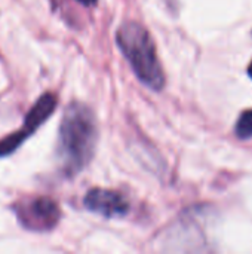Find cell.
Masks as SVG:
<instances>
[{
    "instance_id": "1",
    "label": "cell",
    "mask_w": 252,
    "mask_h": 254,
    "mask_svg": "<svg viewBox=\"0 0 252 254\" xmlns=\"http://www.w3.org/2000/svg\"><path fill=\"white\" fill-rule=\"evenodd\" d=\"M98 140L97 121L92 110L79 101L67 106L58 132L56 158L64 177L73 179L92 161Z\"/></svg>"
},
{
    "instance_id": "2",
    "label": "cell",
    "mask_w": 252,
    "mask_h": 254,
    "mask_svg": "<svg viewBox=\"0 0 252 254\" xmlns=\"http://www.w3.org/2000/svg\"><path fill=\"white\" fill-rule=\"evenodd\" d=\"M116 39L137 77L150 89L160 91L165 86V73L150 33L141 24L126 21L119 27Z\"/></svg>"
},
{
    "instance_id": "3",
    "label": "cell",
    "mask_w": 252,
    "mask_h": 254,
    "mask_svg": "<svg viewBox=\"0 0 252 254\" xmlns=\"http://www.w3.org/2000/svg\"><path fill=\"white\" fill-rule=\"evenodd\" d=\"M10 210L15 213L19 225L31 232H49L61 219L58 204L48 196H36L19 201L13 204Z\"/></svg>"
},
{
    "instance_id": "4",
    "label": "cell",
    "mask_w": 252,
    "mask_h": 254,
    "mask_svg": "<svg viewBox=\"0 0 252 254\" xmlns=\"http://www.w3.org/2000/svg\"><path fill=\"white\" fill-rule=\"evenodd\" d=\"M58 106V98L52 92H46L39 97V100L34 103V106L28 110L24 125L19 131H15L9 134L7 137L0 140V158L9 156L13 152L18 150V147L28 140L55 112Z\"/></svg>"
},
{
    "instance_id": "5",
    "label": "cell",
    "mask_w": 252,
    "mask_h": 254,
    "mask_svg": "<svg viewBox=\"0 0 252 254\" xmlns=\"http://www.w3.org/2000/svg\"><path fill=\"white\" fill-rule=\"evenodd\" d=\"M83 205L88 211L105 219L123 217L129 211V202L122 193L101 188L91 189L83 198Z\"/></svg>"
},
{
    "instance_id": "6",
    "label": "cell",
    "mask_w": 252,
    "mask_h": 254,
    "mask_svg": "<svg viewBox=\"0 0 252 254\" xmlns=\"http://www.w3.org/2000/svg\"><path fill=\"white\" fill-rule=\"evenodd\" d=\"M235 134L241 140H247L252 137V110H245L241 118L238 119V124L235 127Z\"/></svg>"
},
{
    "instance_id": "7",
    "label": "cell",
    "mask_w": 252,
    "mask_h": 254,
    "mask_svg": "<svg viewBox=\"0 0 252 254\" xmlns=\"http://www.w3.org/2000/svg\"><path fill=\"white\" fill-rule=\"evenodd\" d=\"M77 1L83 6H94L98 0H77Z\"/></svg>"
},
{
    "instance_id": "8",
    "label": "cell",
    "mask_w": 252,
    "mask_h": 254,
    "mask_svg": "<svg viewBox=\"0 0 252 254\" xmlns=\"http://www.w3.org/2000/svg\"><path fill=\"white\" fill-rule=\"evenodd\" d=\"M248 74H250V77L252 79V61L251 64H250V67H248Z\"/></svg>"
}]
</instances>
